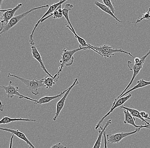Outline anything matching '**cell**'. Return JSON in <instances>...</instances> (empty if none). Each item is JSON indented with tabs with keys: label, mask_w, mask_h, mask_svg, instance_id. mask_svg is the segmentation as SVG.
<instances>
[{
	"label": "cell",
	"mask_w": 150,
	"mask_h": 148,
	"mask_svg": "<svg viewBox=\"0 0 150 148\" xmlns=\"http://www.w3.org/2000/svg\"><path fill=\"white\" fill-rule=\"evenodd\" d=\"M150 54V49L149 50V51H148V53H146L145 55L143 56V57H142L141 58V61L139 63L137 64H133V63L131 62L130 61H128L127 62V66H128V68H129V70H131V71H133V76H132V79H131V81L129 82V84H128V86H127L126 88H125V89L122 92V93L118 97H117L116 99H115L114 100V102H113V103H112V107H113L114 106V104H115V103L117 102V100L118 99H120L121 97L126 92L127 90L128 89V88L130 87V86H131V84H132V83L133 82V81L134 80L136 76L139 73L141 70L142 68V67H143V64L145 63V59H146V58H147L148 56H149Z\"/></svg>",
	"instance_id": "cell-1"
},
{
	"label": "cell",
	"mask_w": 150,
	"mask_h": 148,
	"mask_svg": "<svg viewBox=\"0 0 150 148\" xmlns=\"http://www.w3.org/2000/svg\"><path fill=\"white\" fill-rule=\"evenodd\" d=\"M89 49L88 48L79 47L76 49L69 50L67 49L64 48L63 50V53L62 54L61 59L60 61V66L59 67L58 74H60L61 72H62L64 66H69L72 65L74 62V55L76 52L81 50H86Z\"/></svg>",
	"instance_id": "cell-2"
},
{
	"label": "cell",
	"mask_w": 150,
	"mask_h": 148,
	"mask_svg": "<svg viewBox=\"0 0 150 148\" xmlns=\"http://www.w3.org/2000/svg\"><path fill=\"white\" fill-rule=\"evenodd\" d=\"M13 77L21 81H22L24 84H25L26 87L28 88V89L31 92L33 95H37L39 94V92L38 91V89L39 88H45V86L43 83V81L42 79L40 80H36V79H33V80H29L26 79L18 76L12 74H8L7 77Z\"/></svg>",
	"instance_id": "cell-3"
},
{
	"label": "cell",
	"mask_w": 150,
	"mask_h": 148,
	"mask_svg": "<svg viewBox=\"0 0 150 148\" xmlns=\"http://www.w3.org/2000/svg\"><path fill=\"white\" fill-rule=\"evenodd\" d=\"M91 47L98 51V53H100L102 57H104L105 59L106 58H111L112 56H114L115 53H125V54L129 55L133 58L134 59V57L129 52H127L123 50L122 49H114L112 47L107 45H103L100 47H96L92 45L91 44H89Z\"/></svg>",
	"instance_id": "cell-4"
},
{
	"label": "cell",
	"mask_w": 150,
	"mask_h": 148,
	"mask_svg": "<svg viewBox=\"0 0 150 148\" xmlns=\"http://www.w3.org/2000/svg\"><path fill=\"white\" fill-rule=\"evenodd\" d=\"M49 6H50L46 5L39 6V7H35V8H32V9L29 10V11L24 12V13H23L21 14L14 16L12 19L10 20L8 24L7 25H6L4 28L0 32V34H1L7 32L10 29L12 28L15 25H16L18 23L19 21H20L22 18L26 16L28 14L30 13L31 12H33V11H34V10H38V9H41V8H47V7H48Z\"/></svg>",
	"instance_id": "cell-5"
},
{
	"label": "cell",
	"mask_w": 150,
	"mask_h": 148,
	"mask_svg": "<svg viewBox=\"0 0 150 148\" xmlns=\"http://www.w3.org/2000/svg\"><path fill=\"white\" fill-rule=\"evenodd\" d=\"M22 6V4H19L13 9L0 10L2 14L1 18V28L0 31H1L5 26L8 24L10 20L13 17L15 13Z\"/></svg>",
	"instance_id": "cell-6"
},
{
	"label": "cell",
	"mask_w": 150,
	"mask_h": 148,
	"mask_svg": "<svg viewBox=\"0 0 150 148\" xmlns=\"http://www.w3.org/2000/svg\"><path fill=\"white\" fill-rule=\"evenodd\" d=\"M12 81H9V84L8 86H3L1 85V88L3 89L5 91L6 93L7 94V97L9 98H13L14 96H18L20 99H27L29 101H33L34 103H37V100H35L34 99L28 97V96H25L22 95L19 93L18 91V87L17 86H14L11 85Z\"/></svg>",
	"instance_id": "cell-7"
},
{
	"label": "cell",
	"mask_w": 150,
	"mask_h": 148,
	"mask_svg": "<svg viewBox=\"0 0 150 148\" xmlns=\"http://www.w3.org/2000/svg\"><path fill=\"white\" fill-rule=\"evenodd\" d=\"M142 128H136V130L132 132H121L119 133L115 134H108L106 135L107 141L108 143H111V144H115L118 143L123 139L125 138L126 137L131 135H134L137 133L140 132L141 129Z\"/></svg>",
	"instance_id": "cell-8"
},
{
	"label": "cell",
	"mask_w": 150,
	"mask_h": 148,
	"mask_svg": "<svg viewBox=\"0 0 150 148\" xmlns=\"http://www.w3.org/2000/svg\"><path fill=\"white\" fill-rule=\"evenodd\" d=\"M79 84V82L78 79L77 78L75 79L74 80V83L69 88H68V90L66 92L64 93V95L63 96L62 98L57 103V105H56V113L55 114V116L53 118V121H56L57 118H58L59 115L60 114L61 111L62 110L64 105H65L67 97V96L70 93L71 90L73 89L74 86Z\"/></svg>",
	"instance_id": "cell-9"
},
{
	"label": "cell",
	"mask_w": 150,
	"mask_h": 148,
	"mask_svg": "<svg viewBox=\"0 0 150 148\" xmlns=\"http://www.w3.org/2000/svg\"><path fill=\"white\" fill-rule=\"evenodd\" d=\"M131 96H132V94L130 93V94H128V95L126 96H124V97H121V98H120L119 100H117V102L115 103L114 106H113V107H111L110 111L108 112L106 115L103 116V118L98 122L97 124L96 125V130H97L98 128L102 127L101 125H102V123H103L104 119H105L106 118H107L109 115H110L111 113H112V111L114 110L115 108H117L118 107H120L123 106V105L125 102H127V101H128V100L131 98Z\"/></svg>",
	"instance_id": "cell-10"
},
{
	"label": "cell",
	"mask_w": 150,
	"mask_h": 148,
	"mask_svg": "<svg viewBox=\"0 0 150 148\" xmlns=\"http://www.w3.org/2000/svg\"><path fill=\"white\" fill-rule=\"evenodd\" d=\"M66 1H60L59 2L57 3H54V4H52V5L50 6L49 7L48 10L47 11V12L45 14V15H43V16L41 18V19L38 21L37 23L35 24L34 28L33 29L32 32L30 36V39H29V42H33L34 40L33 38V34L34 33L35 30V29L37 28L38 26L39 25V23L41 22L42 20L45 18L47 16H48V15H50L52 13H53L61 4H62L64 3Z\"/></svg>",
	"instance_id": "cell-11"
},
{
	"label": "cell",
	"mask_w": 150,
	"mask_h": 148,
	"mask_svg": "<svg viewBox=\"0 0 150 148\" xmlns=\"http://www.w3.org/2000/svg\"><path fill=\"white\" fill-rule=\"evenodd\" d=\"M30 44L31 47L32 53L33 57L35 59L40 63L41 67H42L43 71L46 73L47 75L49 76H50L51 77H53L54 76H52L51 74H50L47 71L45 66V64L43 63V60H42V56L38 50L37 47L35 45V43L34 42H30Z\"/></svg>",
	"instance_id": "cell-12"
},
{
	"label": "cell",
	"mask_w": 150,
	"mask_h": 148,
	"mask_svg": "<svg viewBox=\"0 0 150 148\" xmlns=\"http://www.w3.org/2000/svg\"><path fill=\"white\" fill-rule=\"evenodd\" d=\"M124 113L125 118L124 123L125 124H128L131 125L132 126H134L136 128H145L146 129H150V125H137L135 123L136 121L135 118L131 115L130 112L128 110L123 109Z\"/></svg>",
	"instance_id": "cell-13"
},
{
	"label": "cell",
	"mask_w": 150,
	"mask_h": 148,
	"mask_svg": "<svg viewBox=\"0 0 150 148\" xmlns=\"http://www.w3.org/2000/svg\"><path fill=\"white\" fill-rule=\"evenodd\" d=\"M0 130L9 132L13 134L14 135H16V136L17 137L20 139L23 140L24 142H26L27 144L29 145L30 146L29 148H35V146L32 144V143L27 138L25 134L19 131L18 130H14V129H10L9 128H2V127L0 128Z\"/></svg>",
	"instance_id": "cell-14"
},
{
	"label": "cell",
	"mask_w": 150,
	"mask_h": 148,
	"mask_svg": "<svg viewBox=\"0 0 150 148\" xmlns=\"http://www.w3.org/2000/svg\"><path fill=\"white\" fill-rule=\"evenodd\" d=\"M59 74H56L53 77H51L47 75L42 79L43 83L45 86L46 89H50L52 88L53 85L56 84V81L59 79Z\"/></svg>",
	"instance_id": "cell-15"
},
{
	"label": "cell",
	"mask_w": 150,
	"mask_h": 148,
	"mask_svg": "<svg viewBox=\"0 0 150 148\" xmlns=\"http://www.w3.org/2000/svg\"><path fill=\"white\" fill-rule=\"evenodd\" d=\"M66 26L67 28H68L70 29V30L71 31V32H72L74 34V35L75 38L77 39L78 41L79 42V47L88 48L89 49L92 50H93V51H95V52H96V53H98L99 55H100V53H98V51H96V50L94 49L93 48H92L90 46L89 44H88V43H87V42H86V41L84 40V38H81V37L80 36H79V35H78L77 34V33H76V31H75L73 30L71 28H70V26H69V25H66Z\"/></svg>",
	"instance_id": "cell-16"
},
{
	"label": "cell",
	"mask_w": 150,
	"mask_h": 148,
	"mask_svg": "<svg viewBox=\"0 0 150 148\" xmlns=\"http://www.w3.org/2000/svg\"><path fill=\"white\" fill-rule=\"evenodd\" d=\"M111 123H112V120H109L107 122L104 128H103L102 127H101L100 128H101V130H98V138H97L96 141L93 148H100L101 147L102 137L104 134V132L105 131L106 129H107L108 126L111 124Z\"/></svg>",
	"instance_id": "cell-17"
},
{
	"label": "cell",
	"mask_w": 150,
	"mask_h": 148,
	"mask_svg": "<svg viewBox=\"0 0 150 148\" xmlns=\"http://www.w3.org/2000/svg\"><path fill=\"white\" fill-rule=\"evenodd\" d=\"M68 90V89L62 92L60 94H58L57 95L53 96H46L39 99L37 103H35V104H44L47 103H49L50 101L57 99V98H60L62 97V96L64 94V93L66 92Z\"/></svg>",
	"instance_id": "cell-18"
},
{
	"label": "cell",
	"mask_w": 150,
	"mask_h": 148,
	"mask_svg": "<svg viewBox=\"0 0 150 148\" xmlns=\"http://www.w3.org/2000/svg\"><path fill=\"white\" fill-rule=\"evenodd\" d=\"M119 108H120V109L123 108V109H125V110H128L133 117L139 119L141 120L142 122H145V123H146L145 125H150L149 123L147 121L145 120V119L142 118L140 112H139L138 110L134 109V108L127 107L125 106H121L119 107Z\"/></svg>",
	"instance_id": "cell-19"
},
{
	"label": "cell",
	"mask_w": 150,
	"mask_h": 148,
	"mask_svg": "<svg viewBox=\"0 0 150 148\" xmlns=\"http://www.w3.org/2000/svg\"><path fill=\"white\" fill-rule=\"evenodd\" d=\"M95 5L98 6V8H100L101 10H103V11L105 12V13H107L109 15H110L111 16H112V18L116 20L118 22H120V23H124L123 21H121L120 20L118 19V18L116 17V16L114 15V14L112 13V12H111V10L107 6H106L105 4H103L99 2L98 1H95L94 2Z\"/></svg>",
	"instance_id": "cell-20"
},
{
	"label": "cell",
	"mask_w": 150,
	"mask_h": 148,
	"mask_svg": "<svg viewBox=\"0 0 150 148\" xmlns=\"http://www.w3.org/2000/svg\"><path fill=\"white\" fill-rule=\"evenodd\" d=\"M15 121H33L35 122V119H29L22 118H12L8 117H4L0 121V124H8L10 123L13 122Z\"/></svg>",
	"instance_id": "cell-21"
},
{
	"label": "cell",
	"mask_w": 150,
	"mask_h": 148,
	"mask_svg": "<svg viewBox=\"0 0 150 148\" xmlns=\"http://www.w3.org/2000/svg\"><path fill=\"white\" fill-rule=\"evenodd\" d=\"M137 84L134 86L132 89H130L129 90L125 92L122 96L120 98L124 97V96L126 95L127 93H129L131 92L132 91L137 89H139V88H143V87H145V86L150 85V81H145V80H144L143 79H141L138 80L137 82ZM118 100H119V99H118Z\"/></svg>",
	"instance_id": "cell-22"
},
{
	"label": "cell",
	"mask_w": 150,
	"mask_h": 148,
	"mask_svg": "<svg viewBox=\"0 0 150 148\" xmlns=\"http://www.w3.org/2000/svg\"><path fill=\"white\" fill-rule=\"evenodd\" d=\"M73 5L70 4H66L65 7L62 10V14L64 16L65 18V19L67 21V23L69 24V26H70L71 28L73 30L75 31L74 29L73 28L71 22H70V19L69 17V12L70 10H72L73 7Z\"/></svg>",
	"instance_id": "cell-23"
},
{
	"label": "cell",
	"mask_w": 150,
	"mask_h": 148,
	"mask_svg": "<svg viewBox=\"0 0 150 148\" xmlns=\"http://www.w3.org/2000/svg\"><path fill=\"white\" fill-rule=\"evenodd\" d=\"M62 10L63 9H62V4H61L53 13H52L50 15H49L45 18L42 20L41 22H43V21H45L48 18H49L51 16L52 17V18H54V19L61 18L63 16V15L62 14Z\"/></svg>",
	"instance_id": "cell-24"
},
{
	"label": "cell",
	"mask_w": 150,
	"mask_h": 148,
	"mask_svg": "<svg viewBox=\"0 0 150 148\" xmlns=\"http://www.w3.org/2000/svg\"><path fill=\"white\" fill-rule=\"evenodd\" d=\"M150 18V7L149 8V10L145 12V13L143 15L142 18L139 20H137V21L136 22H130V23H135V24H137L138 22H140L142 21L144 19H149Z\"/></svg>",
	"instance_id": "cell-25"
},
{
	"label": "cell",
	"mask_w": 150,
	"mask_h": 148,
	"mask_svg": "<svg viewBox=\"0 0 150 148\" xmlns=\"http://www.w3.org/2000/svg\"><path fill=\"white\" fill-rule=\"evenodd\" d=\"M103 1L104 3V4H105L110 9L112 13L114 14L115 12V10L114 7H113V5H112L111 1L110 0H103Z\"/></svg>",
	"instance_id": "cell-26"
},
{
	"label": "cell",
	"mask_w": 150,
	"mask_h": 148,
	"mask_svg": "<svg viewBox=\"0 0 150 148\" xmlns=\"http://www.w3.org/2000/svg\"><path fill=\"white\" fill-rule=\"evenodd\" d=\"M50 148H67V147L64 146L61 143H59L53 144Z\"/></svg>",
	"instance_id": "cell-27"
},
{
	"label": "cell",
	"mask_w": 150,
	"mask_h": 148,
	"mask_svg": "<svg viewBox=\"0 0 150 148\" xmlns=\"http://www.w3.org/2000/svg\"><path fill=\"white\" fill-rule=\"evenodd\" d=\"M142 118L145 119H148L149 118V114L145 111H141L140 112Z\"/></svg>",
	"instance_id": "cell-28"
},
{
	"label": "cell",
	"mask_w": 150,
	"mask_h": 148,
	"mask_svg": "<svg viewBox=\"0 0 150 148\" xmlns=\"http://www.w3.org/2000/svg\"><path fill=\"white\" fill-rule=\"evenodd\" d=\"M106 135V132L105 131L104 132V134H103L104 137V148H108V142L107 141Z\"/></svg>",
	"instance_id": "cell-29"
},
{
	"label": "cell",
	"mask_w": 150,
	"mask_h": 148,
	"mask_svg": "<svg viewBox=\"0 0 150 148\" xmlns=\"http://www.w3.org/2000/svg\"><path fill=\"white\" fill-rule=\"evenodd\" d=\"M14 135H12V137L10 138V144H9V148H13V140L14 138Z\"/></svg>",
	"instance_id": "cell-30"
},
{
	"label": "cell",
	"mask_w": 150,
	"mask_h": 148,
	"mask_svg": "<svg viewBox=\"0 0 150 148\" xmlns=\"http://www.w3.org/2000/svg\"><path fill=\"white\" fill-rule=\"evenodd\" d=\"M134 64H137L139 63L141 61V58L139 57H135L134 59Z\"/></svg>",
	"instance_id": "cell-31"
},
{
	"label": "cell",
	"mask_w": 150,
	"mask_h": 148,
	"mask_svg": "<svg viewBox=\"0 0 150 148\" xmlns=\"http://www.w3.org/2000/svg\"><path fill=\"white\" fill-rule=\"evenodd\" d=\"M1 105H0V110L1 111H3L4 109V106L3 104L2 103L1 101Z\"/></svg>",
	"instance_id": "cell-32"
},
{
	"label": "cell",
	"mask_w": 150,
	"mask_h": 148,
	"mask_svg": "<svg viewBox=\"0 0 150 148\" xmlns=\"http://www.w3.org/2000/svg\"><path fill=\"white\" fill-rule=\"evenodd\" d=\"M148 119L149 120H150V117H149V118H148Z\"/></svg>",
	"instance_id": "cell-33"
}]
</instances>
